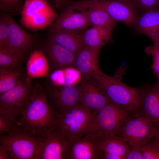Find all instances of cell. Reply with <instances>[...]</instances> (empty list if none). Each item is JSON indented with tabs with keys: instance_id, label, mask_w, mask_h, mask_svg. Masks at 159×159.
Wrapping results in <instances>:
<instances>
[{
	"instance_id": "8d00e7d4",
	"label": "cell",
	"mask_w": 159,
	"mask_h": 159,
	"mask_svg": "<svg viewBox=\"0 0 159 159\" xmlns=\"http://www.w3.org/2000/svg\"><path fill=\"white\" fill-rule=\"evenodd\" d=\"M151 140L154 143L159 149V128L155 135Z\"/></svg>"
},
{
	"instance_id": "4316f807",
	"label": "cell",
	"mask_w": 159,
	"mask_h": 159,
	"mask_svg": "<svg viewBox=\"0 0 159 159\" xmlns=\"http://www.w3.org/2000/svg\"><path fill=\"white\" fill-rule=\"evenodd\" d=\"M0 49L15 54L9 42L6 14L2 13L0 17Z\"/></svg>"
},
{
	"instance_id": "5b68a950",
	"label": "cell",
	"mask_w": 159,
	"mask_h": 159,
	"mask_svg": "<svg viewBox=\"0 0 159 159\" xmlns=\"http://www.w3.org/2000/svg\"><path fill=\"white\" fill-rule=\"evenodd\" d=\"M33 90L31 79H20L12 89L0 95V114L14 120L26 109Z\"/></svg>"
},
{
	"instance_id": "30bf717a",
	"label": "cell",
	"mask_w": 159,
	"mask_h": 159,
	"mask_svg": "<svg viewBox=\"0 0 159 159\" xmlns=\"http://www.w3.org/2000/svg\"><path fill=\"white\" fill-rule=\"evenodd\" d=\"M53 87L46 91L51 106L59 115L81 103L82 92L80 85Z\"/></svg>"
},
{
	"instance_id": "52a82bcc",
	"label": "cell",
	"mask_w": 159,
	"mask_h": 159,
	"mask_svg": "<svg viewBox=\"0 0 159 159\" xmlns=\"http://www.w3.org/2000/svg\"><path fill=\"white\" fill-rule=\"evenodd\" d=\"M20 21L25 28L35 32L49 27L58 14L47 0H25Z\"/></svg>"
},
{
	"instance_id": "f546056e",
	"label": "cell",
	"mask_w": 159,
	"mask_h": 159,
	"mask_svg": "<svg viewBox=\"0 0 159 159\" xmlns=\"http://www.w3.org/2000/svg\"><path fill=\"white\" fill-rule=\"evenodd\" d=\"M23 130L13 120L5 115L0 114V134H7Z\"/></svg>"
},
{
	"instance_id": "6da1fadb",
	"label": "cell",
	"mask_w": 159,
	"mask_h": 159,
	"mask_svg": "<svg viewBox=\"0 0 159 159\" xmlns=\"http://www.w3.org/2000/svg\"><path fill=\"white\" fill-rule=\"evenodd\" d=\"M16 124L28 133L39 138L57 128L59 115L53 108L46 90L37 82L26 109Z\"/></svg>"
},
{
	"instance_id": "ffe728a7",
	"label": "cell",
	"mask_w": 159,
	"mask_h": 159,
	"mask_svg": "<svg viewBox=\"0 0 159 159\" xmlns=\"http://www.w3.org/2000/svg\"><path fill=\"white\" fill-rule=\"evenodd\" d=\"M49 61L42 50L36 49L31 53L26 64L29 78L47 77L49 75Z\"/></svg>"
},
{
	"instance_id": "9c48e42d",
	"label": "cell",
	"mask_w": 159,
	"mask_h": 159,
	"mask_svg": "<svg viewBox=\"0 0 159 159\" xmlns=\"http://www.w3.org/2000/svg\"><path fill=\"white\" fill-rule=\"evenodd\" d=\"M40 140L23 130L0 135V144L11 159H35Z\"/></svg>"
},
{
	"instance_id": "d590c367",
	"label": "cell",
	"mask_w": 159,
	"mask_h": 159,
	"mask_svg": "<svg viewBox=\"0 0 159 159\" xmlns=\"http://www.w3.org/2000/svg\"><path fill=\"white\" fill-rule=\"evenodd\" d=\"M0 159H11L7 151L2 145H0Z\"/></svg>"
},
{
	"instance_id": "74e56055",
	"label": "cell",
	"mask_w": 159,
	"mask_h": 159,
	"mask_svg": "<svg viewBox=\"0 0 159 159\" xmlns=\"http://www.w3.org/2000/svg\"><path fill=\"white\" fill-rule=\"evenodd\" d=\"M153 42H155L159 44V28L158 29L157 36L155 40L153 41Z\"/></svg>"
},
{
	"instance_id": "f35d334b",
	"label": "cell",
	"mask_w": 159,
	"mask_h": 159,
	"mask_svg": "<svg viewBox=\"0 0 159 159\" xmlns=\"http://www.w3.org/2000/svg\"><path fill=\"white\" fill-rule=\"evenodd\" d=\"M90 1H100L102 0H88Z\"/></svg>"
},
{
	"instance_id": "d4e9b609",
	"label": "cell",
	"mask_w": 159,
	"mask_h": 159,
	"mask_svg": "<svg viewBox=\"0 0 159 159\" xmlns=\"http://www.w3.org/2000/svg\"><path fill=\"white\" fill-rule=\"evenodd\" d=\"M85 9L90 26L101 27L112 31L116 27L117 21L103 10L95 8Z\"/></svg>"
},
{
	"instance_id": "f1b7e54d",
	"label": "cell",
	"mask_w": 159,
	"mask_h": 159,
	"mask_svg": "<svg viewBox=\"0 0 159 159\" xmlns=\"http://www.w3.org/2000/svg\"><path fill=\"white\" fill-rule=\"evenodd\" d=\"M23 7L21 0H0V9L2 13L12 16L21 14Z\"/></svg>"
},
{
	"instance_id": "60d3db41",
	"label": "cell",
	"mask_w": 159,
	"mask_h": 159,
	"mask_svg": "<svg viewBox=\"0 0 159 159\" xmlns=\"http://www.w3.org/2000/svg\"></svg>"
},
{
	"instance_id": "836d02e7",
	"label": "cell",
	"mask_w": 159,
	"mask_h": 159,
	"mask_svg": "<svg viewBox=\"0 0 159 159\" xmlns=\"http://www.w3.org/2000/svg\"><path fill=\"white\" fill-rule=\"evenodd\" d=\"M51 6L55 10L60 11L66 6L71 0H47Z\"/></svg>"
},
{
	"instance_id": "cb8c5ba5",
	"label": "cell",
	"mask_w": 159,
	"mask_h": 159,
	"mask_svg": "<svg viewBox=\"0 0 159 159\" xmlns=\"http://www.w3.org/2000/svg\"><path fill=\"white\" fill-rule=\"evenodd\" d=\"M82 74L76 68L71 67L56 69L51 74L50 80L54 86L77 84L81 82Z\"/></svg>"
},
{
	"instance_id": "8992f818",
	"label": "cell",
	"mask_w": 159,
	"mask_h": 159,
	"mask_svg": "<svg viewBox=\"0 0 159 159\" xmlns=\"http://www.w3.org/2000/svg\"><path fill=\"white\" fill-rule=\"evenodd\" d=\"M132 113L109 101L95 115L94 132L101 139L119 136Z\"/></svg>"
},
{
	"instance_id": "484cf974",
	"label": "cell",
	"mask_w": 159,
	"mask_h": 159,
	"mask_svg": "<svg viewBox=\"0 0 159 159\" xmlns=\"http://www.w3.org/2000/svg\"><path fill=\"white\" fill-rule=\"evenodd\" d=\"M21 74L18 68L0 67V95L14 87Z\"/></svg>"
},
{
	"instance_id": "ab89813d",
	"label": "cell",
	"mask_w": 159,
	"mask_h": 159,
	"mask_svg": "<svg viewBox=\"0 0 159 159\" xmlns=\"http://www.w3.org/2000/svg\"><path fill=\"white\" fill-rule=\"evenodd\" d=\"M158 4H159V0H158Z\"/></svg>"
},
{
	"instance_id": "7c38bea8",
	"label": "cell",
	"mask_w": 159,
	"mask_h": 159,
	"mask_svg": "<svg viewBox=\"0 0 159 159\" xmlns=\"http://www.w3.org/2000/svg\"><path fill=\"white\" fill-rule=\"evenodd\" d=\"M100 138L95 132L68 140L66 159H101Z\"/></svg>"
},
{
	"instance_id": "277c9868",
	"label": "cell",
	"mask_w": 159,
	"mask_h": 159,
	"mask_svg": "<svg viewBox=\"0 0 159 159\" xmlns=\"http://www.w3.org/2000/svg\"><path fill=\"white\" fill-rule=\"evenodd\" d=\"M158 128L141 110L131 114L119 136L130 149H138L153 138Z\"/></svg>"
},
{
	"instance_id": "5bb4252c",
	"label": "cell",
	"mask_w": 159,
	"mask_h": 159,
	"mask_svg": "<svg viewBox=\"0 0 159 159\" xmlns=\"http://www.w3.org/2000/svg\"><path fill=\"white\" fill-rule=\"evenodd\" d=\"M6 14L10 44L15 54L22 59L32 46L34 37L24 30L12 16Z\"/></svg>"
},
{
	"instance_id": "ba28073f",
	"label": "cell",
	"mask_w": 159,
	"mask_h": 159,
	"mask_svg": "<svg viewBox=\"0 0 159 159\" xmlns=\"http://www.w3.org/2000/svg\"><path fill=\"white\" fill-rule=\"evenodd\" d=\"M72 5L80 10L90 8L102 9L117 22H122L130 27L134 26L137 19L135 8L130 0H88L74 1Z\"/></svg>"
},
{
	"instance_id": "e0dca14e",
	"label": "cell",
	"mask_w": 159,
	"mask_h": 159,
	"mask_svg": "<svg viewBox=\"0 0 159 159\" xmlns=\"http://www.w3.org/2000/svg\"><path fill=\"white\" fill-rule=\"evenodd\" d=\"M45 51L54 68L57 69L74 66L76 54L57 44L49 37Z\"/></svg>"
},
{
	"instance_id": "83f0119b",
	"label": "cell",
	"mask_w": 159,
	"mask_h": 159,
	"mask_svg": "<svg viewBox=\"0 0 159 159\" xmlns=\"http://www.w3.org/2000/svg\"><path fill=\"white\" fill-rule=\"evenodd\" d=\"M22 59L13 53L0 49V67L18 68Z\"/></svg>"
},
{
	"instance_id": "9a60e30c",
	"label": "cell",
	"mask_w": 159,
	"mask_h": 159,
	"mask_svg": "<svg viewBox=\"0 0 159 159\" xmlns=\"http://www.w3.org/2000/svg\"><path fill=\"white\" fill-rule=\"evenodd\" d=\"M81 82L82 95L81 103L96 115L108 102V97L94 80L82 79Z\"/></svg>"
},
{
	"instance_id": "8fae6325",
	"label": "cell",
	"mask_w": 159,
	"mask_h": 159,
	"mask_svg": "<svg viewBox=\"0 0 159 159\" xmlns=\"http://www.w3.org/2000/svg\"><path fill=\"white\" fill-rule=\"evenodd\" d=\"M68 139L57 128L41 138L35 159H66Z\"/></svg>"
},
{
	"instance_id": "3957f363",
	"label": "cell",
	"mask_w": 159,
	"mask_h": 159,
	"mask_svg": "<svg viewBox=\"0 0 159 159\" xmlns=\"http://www.w3.org/2000/svg\"><path fill=\"white\" fill-rule=\"evenodd\" d=\"M95 115L81 103L59 115L57 128L68 140H75L94 132Z\"/></svg>"
},
{
	"instance_id": "ac0fdd59",
	"label": "cell",
	"mask_w": 159,
	"mask_h": 159,
	"mask_svg": "<svg viewBox=\"0 0 159 159\" xmlns=\"http://www.w3.org/2000/svg\"><path fill=\"white\" fill-rule=\"evenodd\" d=\"M101 159H125L130 149L119 136L101 139Z\"/></svg>"
},
{
	"instance_id": "2e32d148",
	"label": "cell",
	"mask_w": 159,
	"mask_h": 159,
	"mask_svg": "<svg viewBox=\"0 0 159 159\" xmlns=\"http://www.w3.org/2000/svg\"><path fill=\"white\" fill-rule=\"evenodd\" d=\"M100 49L85 45L76 54L74 66L81 73L82 80H92L101 71L99 65Z\"/></svg>"
},
{
	"instance_id": "44dd1931",
	"label": "cell",
	"mask_w": 159,
	"mask_h": 159,
	"mask_svg": "<svg viewBox=\"0 0 159 159\" xmlns=\"http://www.w3.org/2000/svg\"><path fill=\"white\" fill-rule=\"evenodd\" d=\"M49 37L57 44L77 54L85 46L82 34L66 31L50 32Z\"/></svg>"
},
{
	"instance_id": "603a6c76",
	"label": "cell",
	"mask_w": 159,
	"mask_h": 159,
	"mask_svg": "<svg viewBox=\"0 0 159 159\" xmlns=\"http://www.w3.org/2000/svg\"><path fill=\"white\" fill-rule=\"evenodd\" d=\"M112 31L101 27L94 26L82 34L85 46L100 49L111 40Z\"/></svg>"
},
{
	"instance_id": "d6986e66",
	"label": "cell",
	"mask_w": 159,
	"mask_h": 159,
	"mask_svg": "<svg viewBox=\"0 0 159 159\" xmlns=\"http://www.w3.org/2000/svg\"><path fill=\"white\" fill-rule=\"evenodd\" d=\"M143 89L141 110L159 127V84Z\"/></svg>"
},
{
	"instance_id": "7a4b0ae2",
	"label": "cell",
	"mask_w": 159,
	"mask_h": 159,
	"mask_svg": "<svg viewBox=\"0 0 159 159\" xmlns=\"http://www.w3.org/2000/svg\"><path fill=\"white\" fill-rule=\"evenodd\" d=\"M122 73L114 76L107 75L101 71L92 80L104 91L109 101L132 112L141 111L143 88L129 86L122 81Z\"/></svg>"
},
{
	"instance_id": "4fadbf2b",
	"label": "cell",
	"mask_w": 159,
	"mask_h": 159,
	"mask_svg": "<svg viewBox=\"0 0 159 159\" xmlns=\"http://www.w3.org/2000/svg\"><path fill=\"white\" fill-rule=\"evenodd\" d=\"M60 11L56 20L48 27L50 32H80L90 26L85 9L78 10L67 6Z\"/></svg>"
},
{
	"instance_id": "7402d4cb",
	"label": "cell",
	"mask_w": 159,
	"mask_h": 159,
	"mask_svg": "<svg viewBox=\"0 0 159 159\" xmlns=\"http://www.w3.org/2000/svg\"><path fill=\"white\" fill-rule=\"evenodd\" d=\"M134 26L140 32L147 35L154 41L159 28V10L154 9L145 11L137 19Z\"/></svg>"
},
{
	"instance_id": "d6a6232c",
	"label": "cell",
	"mask_w": 159,
	"mask_h": 159,
	"mask_svg": "<svg viewBox=\"0 0 159 159\" xmlns=\"http://www.w3.org/2000/svg\"><path fill=\"white\" fill-rule=\"evenodd\" d=\"M136 8V7L145 11L158 9V0H130Z\"/></svg>"
},
{
	"instance_id": "4dcf8cb0",
	"label": "cell",
	"mask_w": 159,
	"mask_h": 159,
	"mask_svg": "<svg viewBox=\"0 0 159 159\" xmlns=\"http://www.w3.org/2000/svg\"><path fill=\"white\" fill-rule=\"evenodd\" d=\"M153 42V45L146 47L145 51L147 54L151 55L152 57L153 64L151 68L157 78L156 83L159 84V44Z\"/></svg>"
},
{
	"instance_id": "e575fe53",
	"label": "cell",
	"mask_w": 159,
	"mask_h": 159,
	"mask_svg": "<svg viewBox=\"0 0 159 159\" xmlns=\"http://www.w3.org/2000/svg\"><path fill=\"white\" fill-rule=\"evenodd\" d=\"M125 159H143L142 153L139 149H130Z\"/></svg>"
},
{
	"instance_id": "1f68e13d",
	"label": "cell",
	"mask_w": 159,
	"mask_h": 159,
	"mask_svg": "<svg viewBox=\"0 0 159 159\" xmlns=\"http://www.w3.org/2000/svg\"><path fill=\"white\" fill-rule=\"evenodd\" d=\"M139 149L143 159H159V149L151 140Z\"/></svg>"
}]
</instances>
